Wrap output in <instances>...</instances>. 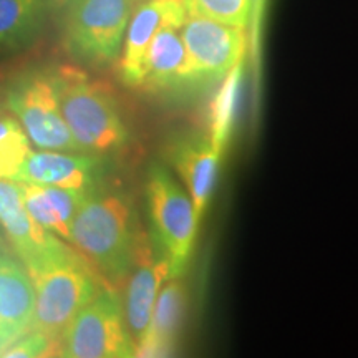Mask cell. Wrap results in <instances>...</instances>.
Masks as SVG:
<instances>
[{"mask_svg": "<svg viewBox=\"0 0 358 358\" xmlns=\"http://www.w3.org/2000/svg\"><path fill=\"white\" fill-rule=\"evenodd\" d=\"M50 355H55V345L50 338L45 337L42 332L35 329L22 335L2 353L3 358H34Z\"/></svg>", "mask_w": 358, "mask_h": 358, "instance_id": "44dd1931", "label": "cell"}, {"mask_svg": "<svg viewBox=\"0 0 358 358\" xmlns=\"http://www.w3.org/2000/svg\"><path fill=\"white\" fill-rule=\"evenodd\" d=\"M0 229L27 271L47 262L66 248L65 241L43 229L27 211L17 181L0 179Z\"/></svg>", "mask_w": 358, "mask_h": 358, "instance_id": "30bf717a", "label": "cell"}, {"mask_svg": "<svg viewBox=\"0 0 358 358\" xmlns=\"http://www.w3.org/2000/svg\"><path fill=\"white\" fill-rule=\"evenodd\" d=\"M47 0H0V52L15 50L38 32Z\"/></svg>", "mask_w": 358, "mask_h": 358, "instance_id": "ac0fdd59", "label": "cell"}, {"mask_svg": "<svg viewBox=\"0 0 358 358\" xmlns=\"http://www.w3.org/2000/svg\"><path fill=\"white\" fill-rule=\"evenodd\" d=\"M134 0H73L65 17L64 45L90 66L113 65L122 55Z\"/></svg>", "mask_w": 358, "mask_h": 358, "instance_id": "5b68a950", "label": "cell"}, {"mask_svg": "<svg viewBox=\"0 0 358 358\" xmlns=\"http://www.w3.org/2000/svg\"><path fill=\"white\" fill-rule=\"evenodd\" d=\"M3 110H6V105H3V103H2V100H0V115H2V113H3Z\"/></svg>", "mask_w": 358, "mask_h": 358, "instance_id": "cb8c5ba5", "label": "cell"}, {"mask_svg": "<svg viewBox=\"0 0 358 358\" xmlns=\"http://www.w3.org/2000/svg\"><path fill=\"white\" fill-rule=\"evenodd\" d=\"M105 163L100 156L32 148L15 181L66 189H96Z\"/></svg>", "mask_w": 358, "mask_h": 358, "instance_id": "4fadbf2b", "label": "cell"}, {"mask_svg": "<svg viewBox=\"0 0 358 358\" xmlns=\"http://www.w3.org/2000/svg\"><path fill=\"white\" fill-rule=\"evenodd\" d=\"M141 88L156 95L186 93V50L178 27L163 25L148 48Z\"/></svg>", "mask_w": 358, "mask_h": 358, "instance_id": "9a60e30c", "label": "cell"}, {"mask_svg": "<svg viewBox=\"0 0 358 358\" xmlns=\"http://www.w3.org/2000/svg\"><path fill=\"white\" fill-rule=\"evenodd\" d=\"M55 83L62 115L83 153L101 156L128 145L122 110L105 85L71 66L55 71Z\"/></svg>", "mask_w": 358, "mask_h": 358, "instance_id": "7a4b0ae2", "label": "cell"}, {"mask_svg": "<svg viewBox=\"0 0 358 358\" xmlns=\"http://www.w3.org/2000/svg\"><path fill=\"white\" fill-rule=\"evenodd\" d=\"M189 12L185 0H145L131 13L120 55V80L128 88H141L145 58L155 35L163 25L181 29Z\"/></svg>", "mask_w": 358, "mask_h": 358, "instance_id": "8fae6325", "label": "cell"}, {"mask_svg": "<svg viewBox=\"0 0 358 358\" xmlns=\"http://www.w3.org/2000/svg\"><path fill=\"white\" fill-rule=\"evenodd\" d=\"M57 357L131 358L136 343L129 335L123 301L115 289L103 287L65 327L55 347Z\"/></svg>", "mask_w": 358, "mask_h": 358, "instance_id": "8992f818", "label": "cell"}, {"mask_svg": "<svg viewBox=\"0 0 358 358\" xmlns=\"http://www.w3.org/2000/svg\"><path fill=\"white\" fill-rule=\"evenodd\" d=\"M189 15L244 29L250 19L254 0H185Z\"/></svg>", "mask_w": 358, "mask_h": 358, "instance_id": "ffe728a7", "label": "cell"}, {"mask_svg": "<svg viewBox=\"0 0 358 358\" xmlns=\"http://www.w3.org/2000/svg\"><path fill=\"white\" fill-rule=\"evenodd\" d=\"M35 292L24 264L10 248H0V357L34 329Z\"/></svg>", "mask_w": 358, "mask_h": 358, "instance_id": "5bb4252c", "label": "cell"}, {"mask_svg": "<svg viewBox=\"0 0 358 358\" xmlns=\"http://www.w3.org/2000/svg\"><path fill=\"white\" fill-rule=\"evenodd\" d=\"M186 313V290L179 277L166 280L156 299L150 325L136 347V357H168L176 347Z\"/></svg>", "mask_w": 358, "mask_h": 358, "instance_id": "e0dca14e", "label": "cell"}, {"mask_svg": "<svg viewBox=\"0 0 358 358\" xmlns=\"http://www.w3.org/2000/svg\"><path fill=\"white\" fill-rule=\"evenodd\" d=\"M146 201L151 237L169 259L171 279L181 277L191 261L199 227L191 196L166 166L155 163L148 169Z\"/></svg>", "mask_w": 358, "mask_h": 358, "instance_id": "277c9868", "label": "cell"}, {"mask_svg": "<svg viewBox=\"0 0 358 358\" xmlns=\"http://www.w3.org/2000/svg\"><path fill=\"white\" fill-rule=\"evenodd\" d=\"M32 143L12 115H0V179L15 181Z\"/></svg>", "mask_w": 358, "mask_h": 358, "instance_id": "d6986e66", "label": "cell"}, {"mask_svg": "<svg viewBox=\"0 0 358 358\" xmlns=\"http://www.w3.org/2000/svg\"><path fill=\"white\" fill-rule=\"evenodd\" d=\"M19 187L22 201L34 221L70 244L71 221L92 191L40 186L30 182H19Z\"/></svg>", "mask_w": 358, "mask_h": 358, "instance_id": "2e32d148", "label": "cell"}, {"mask_svg": "<svg viewBox=\"0 0 358 358\" xmlns=\"http://www.w3.org/2000/svg\"><path fill=\"white\" fill-rule=\"evenodd\" d=\"M70 244L110 284L128 279L138 232L131 204L122 192L92 191L71 221Z\"/></svg>", "mask_w": 358, "mask_h": 358, "instance_id": "6da1fadb", "label": "cell"}, {"mask_svg": "<svg viewBox=\"0 0 358 358\" xmlns=\"http://www.w3.org/2000/svg\"><path fill=\"white\" fill-rule=\"evenodd\" d=\"M27 272L35 292L34 329L57 347L70 320L103 289L101 277L78 250L69 245Z\"/></svg>", "mask_w": 358, "mask_h": 358, "instance_id": "3957f363", "label": "cell"}, {"mask_svg": "<svg viewBox=\"0 0 358 358\" xmlns=\"http://www.w3.org/2000/svg\"><path fill=\"white\" fill-rule=\"evenodd\" d=\"M186 50V93H203L239 69L245 52L241 27L189 15L179 29Z\"/></svg>", "mask_w": 358, "mask_h": 358, "instance_id": "52a82bcc", "label": "cell"}, {"mask_svg": "<svg viewBox=\"0 0 358 358\" xmlns=\"http://www.w3.org/2000/svg\"><path fill=\"white\" fill-rule=\"evenodd\" d=\"M3 244H6V237L0 234V248H6V245H3Z\"/></svg>", "mask_w": 358, "mask_h": 358, "instance_id": "603a6c76", "label": "cell"}, {"mask_svg": "<svg viewBox=\"0 0 358 358\" xmlns=\"http://www.w3.org/2000/svg\"><path fill=\"white\" fill-rule=\"evenodd\" d=\"M3 105L24 128L32 146L83 153L62 115L55 73L32 71L22 75L7 88Z\"/></svg>", "mask_w": 358, "mask_h": 358, "instance_id": "ba28073f", "label": "cell"}, {"mask_svg": "<svg viewBox=\"0 0 358 358\" xmlns=\"http://www.w3.org/2000/svg\"><path fill=\"white\" fill-rule=\"evenodd\" d=\"M169 279L171 266L164 250L151 236H138L136 252L127 279V294L123 302L127 327L136 347L150 325L159 290Z\"/></svg>", "mask_w": 358, "mask_h": 358, "instance_id": "9c48e42d", "label": "cell"}, {"mask_svg": "<svg viewBox=\"0 0 358 358\" xmlns=\"http://www.w3.org/2000/svg\"><path fill=\"white\" fill-rule=\"evenodd\" d=\"M168 161L182 179L194 206L196 221L201 222L211 199L221 153L211 134L191 131L179 134L168 145Z\"/></svg>", "mask_w": 358, "mask_h": 358, "instance_id": "7c38bea8", "label": "cell"}, {"mask_svg": "<svg viewBox=\"0 0 358 358\" xmlns=\"http://www.w3.org/2000/svg\"><path fill=\"white\" fill-rule=\"evenodd\" d=\"M70 2H73V0H47V3H52V6H69Z\"/></svg>", "mask_w": 358, "mask_h": 358, "instance_id": "7402d4cb", "label": "cell"}]
</instances>
